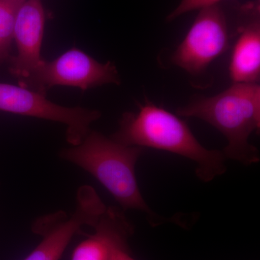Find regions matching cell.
Instances as JSON below:
<instances>
[{
  "mask_svg": "<svg viewBox=\"0 0 260 260\" xmlns=\"http://www.w3.org/2000/svg\"><path fill=\"white\" fill-rule=\"evenodd\" d=\"M143 152V148L140 147L121 144L90 130L80 144L63 149L59 156L91 174L112 195L121 209L144 213L151 226L174 223L188 229L194 223L188 215L164 216L154 211L143 198L135 173L137 162Z\"/></svg>",
  "mask_w": 260,
  "mask_h": 260,
  "instance_id": "obj_1",
  "label": "cell"
},
{
  "mask_svg": "<svg viewBox=\"0 0 260 260\" xmlns=\"http://www.w3.org/2000/svg\"><path fill=\"white\" fill-rule=\"evenodd\" d=\"M138 112L124 113L111 138L127 146L150 148L177 154L195 162V174L209 182L226 172L225 155L205 148L180 118L145 99Z\"/></svg>",
  "mask_w": 260,
  "mask_h": 260,
  "instance_id": "obj_2",
  "label": "cell"
},
{
  "mask_svg": "<svg viewBox=\"0 0 260 260\" xmlns=\"http://www.w3.org/2000/svg\"><path fill=\"white\" fill-rule=\"evenodd\" d=\"M178 115L198 118L218 130L227 140L225 158L244 166L259 162V150L249 143L260 128L259 83H234L213 96L198 95L178 108Z\"/></svg>",
  "mask_w": 260,
  "mask_h": 260,
  "instance_id": "obj_3",
  "label": "cell"
},
{
  "mask_svg": "<svg viewBox=\"0 0 260 260\" xmlns=\"http://www.w3.org/2000/svg\"><path fill=\"white\" fill-rule=\"evenodd\" d=\"M107 206L94 188L80 186L76 207L71 215L63 211L40 217L32 225L42 242L23 260H59L74 236L83 234L85 225L93 228Z\"/></svg>",
  "mask_w": 260,
  "mask_h": 260,
  "instance_id": "obj_4",
  "label": "cell"
},
{
  "mask_svg": "<svg viewBox=\"0 0 260 260\" xmlns=\"http://www.w3.org/2000/svg\"><path fill=\"white\" fill-rule=\"evenodd\" d=\"M121 83L114 63H101L73 48L51 61H43L31 78L23 85L43 94L51 87L70 86L82 90L105 84Z\"/></svg>",
  "mask_w": 260,
  "mask_h": 260,
  "instance_id": "obj_5",
  "label": "cell"
},
{
  "mask_svg": "<svg viewBox=\"0 0 260 260\" xmlns=\"http://www.w3.org/2000/svg\"><path fill=\"white\" fill-rule=\"evenodd\" d=\"M0 110L62 123L68 143L76 146L90 131L100 112L81 107H64L48 100L45 94L10 84L0 83Z\"/></svg>",
  "mask_w": 260,
  "mask_h": 260,
  "instance_id": "obj_6",
  "label": "cell"
},
{
  "mask_svg": "<svg viewBox=\"0 0 260 260\" xmlns=\"http://www.w3.org/2000/svg\"><path fill=\"white\" fill-rule=\"evenodd\" d=\"M226 15L220 5L200 10L172 63L192 76L203 74L229 47Z\"/></svg>",
  "mask_w": 260,
  "mask_h": 260,
  "instance_id": "obj_7",
  "label": "cell"
},
{
  "mask_svg": "<svg viewBox=\"0 0 260 260\" xmlns=\"http://www.w3.org/2000/svg\"><path fill=\"white\" fill-rule=\"evenodd\" d=\"M45 15L42 0H23L19 7L14 28L16 55L10 58V73L22 86L44 61L41 56Z\"/></svg>",
  "mask_w": 260,
  "mask_h": 260,
  "instance_id": "obj_8",
  "label": "cell"
},
{
  "mask_svg": "<svg viewBox=\"0 0 260 260\" xmlns=\"http://www.w3.org/2000/svg\"><path fill=\"white\" fill-rule=\"evenodd\" d=\"M94 234L75 247L71 260H112L118 251L128 249V241L134 234V226L124 210L107 208L93 226Z\"/></svg>",
  "mask_w": 260,
  "mask_h": 260,
  "instance_id": "obj_9",
  "label": "cell"
},
{
  "mask_svg": "<svg viewBox=\"0 0 260 260\" xmlns=\"http://www.w3.org/2000/svg\"><path fill=\"white\" fill-rule=\"evenodd\" d=\"M249 11V18L241 26L229 64V75L234 83L259 82V5H251Z\"/></svg>",
  "mask_w": 260,
  "mask_h": 260,
  "instance_id": "obj_10",
  "label": "cell"
},
{
  "mask_svg": "<svg viewBox=\"0 0 260 260\" xmlns=\"http://www.w3.org/2000/svg\"><path fill=\"white\" fill-rule=\"evenodd\" d=\"M23 0H0V62L10 56L17 13Z\"/></svg>",
  "mask_w": 260,
  "mask_h": 260,
  "instance_id": "obj_11",
  "label": "cell"
},
{
  "mask_svg": "<svg viewBox=\"0 0 260 260\" xmlns=\"http://www.w3.org/2000/svg\"><path fill=\"white\" fill-rule=\"evenodd\" d=\"M222 1L223 0H181L177 8L168 15L167 20L169 22L173 21L186 13L195 10L199 11L203 8L220 5Z\"/></svg>",
  "mask_w": 260,
  "mask_h": 260,
  "instance_id": "obj_12",
  "label": "cell"
},
{
  "mask_svg": "<svg viewBox=\"0 0 260 260\" xmlns=\"http://www.w3.org/2000/svg\"><path fill=\"white\" fill-rule=\"evenodd\" d=\"M112 260H136L130 254L129 249H121L118 251Z\"/></svg>",
  "mask_w": 260,
  "mask_h": 260,
  "instance_id": "obj_13",
  "label": "cell"
}]
</instances>
